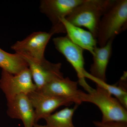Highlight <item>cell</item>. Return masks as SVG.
Here are the masks:
<instances>
[{
	"mask_svg": "<svg viewBox=\"0 0 127 127\" xmlns=\"http://www.w3.org/2000/svg\"><path fill=\"white\" fill-rule=\"evenodd\" d=\"M83 0H41L39 9L51 23L50 32L54 35L66 33L62 19L65 18Z\"/></svg>",
	"mask_w": 127,
	"mask_h": 127,
	"instance_id": "5b68a950",
	"label": "cell"
},
{
	"mask_svg": "<svg viewBox=\"0 0 127 127\" xmlns=\"http://www.w3.org/2000/svg\"><path fill=\"white\" fill-rule=\"evenodd\" d=\"M127 0H115L102 16L98 29L96 40L99 47L127 30Z\"/></svg>",
	"mask_w": 127,
	"mask_h": 127,
	"instance_id": "7a4b0ae2",
	"label": "cell"
},
{
	"mask_svg": "<svg viewBox=\"0 0 127 127\" xmlns=\"http://www.w3.org/2000/svg\"><path fill=\"white\" fill-rule=\"evenodd\" d=\"M0 67L3 70L16 74L28 68V65L21 55L9 53L0 48Z\"/></svg>",
	"mask_w": 127,
	"mask_h": 127,
	"instance_id": "9a60e30c",
	"label": "cell"
},
{
	"mask_svg": "<svg viewBox=\"0 0 127 127\" xmlns=\"http://www.w3.org/2000/svg\"><path fill=\"white\" fill-rule=\"evenodd\" d=\"M49 127L48 126H47L46 125H39V124H37L36 123L35 124H34V127Z\"/></svg>",
	"mask_w": 127,
	"mask_h": 127,
	"instance_id": "ac0fdd59",
	"label": "cell"
},
{
	"mask_svg": "<svg viewBox=\"0 0 127 127\" xmlns=\"http://www.w3.org/2000/svg\"><path fill=\"white\" fill-rule=\"evenodd\" d=\"M56 49L64 56L76 71L78 78V83L88 93L93 91L86 81L84 73L86 70L83 49L71 41L67 36L58 37L53 39Z\"/></svg>",
	"mask_w": 127,
	"mask_h": 127,
	"instance_id": "277c9868",
	"label": "cell"
},
{
	"mask_svg": "<svg viewBox=\"0 0 127 127\" xmlns=\"http://www.w3.org/2000/svg\"><path fill=\"white\" fill-rule=\"evenodd\" d=\"M78 82L72 81L68 77L58 78L46 85L40 90L43 93L73 100L76 104L82 102L79 99L81 90L78 88Z\"/></svg>",
	"mask_w": 127,
	"mask_h": 127,
	"instance_id": "8fae6325",
	"label": "cell"
},
{
	"mask_svg": "<svg viewBox=\"0 0 127 127\" xmlns=\"http://www.w3.org/2000/svg\"><path fill=\"white\" fill-rule=\"evenodd\" d=\"M84 76L85 78H87L94 82L96 86L103 89L111 95H114L120 103L127 109V92L125 87L127 79V72H124L121 78L118 86L114 85H110L107 83L106 82L96 78L86 71L84 72Z\"/></svg>",
	"mask_w": 127,
	"mask_h": 127,
	"instance_id": "5bb4252c",
	"label": "cell"
},
{
	"mask_svg": "<svg viewBox=\"0 0 127 127\" xmlns=\"http://www.w3.org/2000/svg\"><path fill=\"white\" fill-rule=\"evenodd\" d=\"M61 21L65 27L67 36L71 41L92 55L95 48L97 47L96 39L93 34L81 27L72 25L65 18L62 19Z\"/></svg>",
	"mask_w": 127,
	"mask_h": 127,
	"instance_id": "4fadbf2b",
	"label": "cell"
},
{
	"mask_svg": "<svg viewBox=\"0 0 127 127\" xmlns=\"http://www.w3.org/2000/svg\"><path fill=\"white\" fill-rule=\"evenodd\" d=\"M114 39L109 40L102 47H96L92 55L93 62L90 67V74L93 76L106 82V72L112 51L113 42Z\"/></svg>",
	"mask_w": 127,
	"mask_h": 127,
	"instance_id": "7c38bea8",
	"label": "cell"
},
{
	"mask_svg": "<svg viewBox=\"0 0 127 127\" xmlns=\"http://www.w3.org/2000/svg\"><path fill=\"white\" fill-rule=\"evenodd\" d=\"M79 99L82 103H91L98 108L102 113V122L127 123V109L117 98L98 86L90 93L81 91Z\"/></svg>",
	"mask_w": 127,
	"mask_h": 127,
	"instance_id": "3957f363",
	"label": "cell"
},
{
	"mask_svg": "<svg viewBox=\"0 0 127 127\" xmlns=\"http://www.w3.org/2000/svg\"><path fill=\"white\" fill-rule=\"evenodd\" d=\"M28 95L34 107L36 123L40 119H44L51 114L59 107L74 103L70 98L53 96L37 90Z\"/></svg>",
	"mask_w": 127,
	"mask_h": 127,
	"instance_id": "ba28073f",
	"label": "cell"
},
{
	"mask_svg": "<svg viewBox=\"0 0 127 127\" xmlns=\"http://www.w3.org/2000/svg\"><path fill=\"white\" fill-rule=\"evenodd\" d=\"M25 60L28 64L37 90H40L55 79L64 77L61 71V63H52L45 58L39 62Z\"/></svg>",
	"mask_w": 127,
	"mask_h": 127,
	"instance_id": "9c48e42d",
	"label": "cell"
},
{
	"mask_svg": "<svg viewBox=\"0 0 127 127\" xmlns=\"http://www.w3.org/2000/svg\"><path fill=\"white\" fill-rule=\"evenodd\" d=\"M114 0H83L65 19L73 26L86 28L96 39L100 20Z\"/></svg>",
	"mask_w": 127,
	"mask_h": 127,
	"instance_id": "6da1fadb",
	"label": "cell"
},
{
	"mask_svg": "<svg viewBox=\"0 0 127 127\" xmlns=\"http://www.w3.org/2000/svg\"><path fill=\"white\" fill-rule=\"evenodd\" d=\"M79 105L72 108L66 107L52 114L44 119L49 127H75L73 123V114Z\"/></svg>",
	"mask_w": 127,
	"mask_h": 127,
	"instance_id": "2e32d148",
	"label": "cell"
},
{
	"mask_svg": "<svg viewBox=\"0 0 127 127\" xmlns=\"http://www.w3.org/2000/svg\"><path fill=\"white\" fill-rule=\"evenodd\" d=\"M7 113L11 118L20 119L25 127H33L36 124L35 111L28 95L21 94L7 101Z\"/></svg>",
	"mask_w": 127,
	"mask_h": 127,
	"instance_id": "30bf717a",
	"label": "cell"
},
{
	"mask_svg": "<svg viewBox=\"0 0 127 127\" xmlns=\"http://www.w3.org/2000/svg\"><path fill=\"white\" fill-rule=\"evenodd\" d=\"M94 125L97 127H127V123L120 122H102L99 121H94Z\"/></svg>",
	"mask_w": 127,
	"mask_h": 127,
	"instance_id": "e0dca14e",
	"label": "cell"
},
{
	"mask_svg": "<svg viewBox=\"0 0 127 127\" xmlns=\"http://www.w3.org/2000/svg\"><path fill=\"white\" fill-rule=\"evenodd\" d=\"M0 88L7 101L21 94L28 95L37 90L28 67L16 74L2 70Z\"/></svg>",
	"mask_w": 127,
	"mask_h": 127,
	"instance_id": "8992f818",
	"label": "cell"
},
{
	"mask_svg": "<svg viewBox=\"0 0 127 127\" xmlns=\"http://www.w3.org/2000/svg\"><path fill=\"white\" fill-rule=\"evenodd\" d=\"M53 35L50 32H35L24 40L17 41L11 46V48L25 59L40 61L45 58V50Z\"/></svg>",
	"mask_w": 127,
	"mask_h": 127,
	"instance_id": "52a82bcc",
	"label": "cell"
}]
</instances>
